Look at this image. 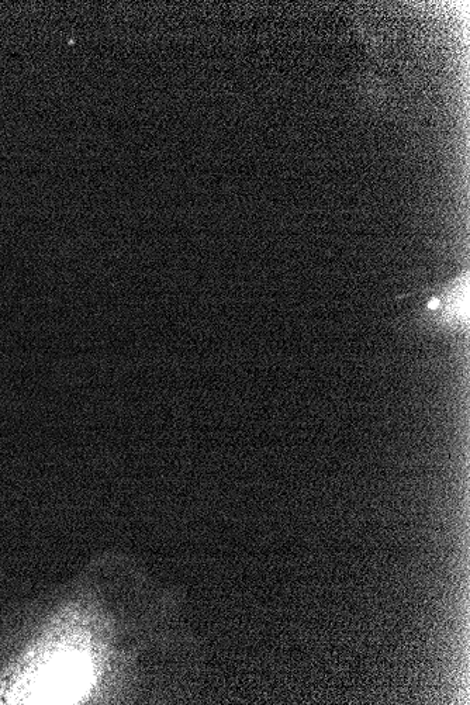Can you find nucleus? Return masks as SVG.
Returning <instances> with one entry per match:
<instances>
[{
    "mask_svg": "<svg viewBox=\"0 0 470 705\" xmlns=\"http://www.w3.org/2000/svg\"><path fill=\"white\" fill-rule=\"evenodd\" d=\"M468 289V285H463L459 282L454 288L449 289L445 300L435 299L428 304L431 310H441L442 319L451 323V321H461L462 311L468 309V306H463L462 300H468V295H463V290Z\"/></svg>",
    "mask_w": 470,
    "mask_h": 705,
    "instance_id": "f257e3e1",
    "label": "nucleus"
}]
</instances>
